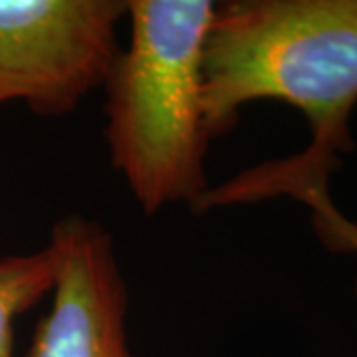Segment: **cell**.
Masks as SVG:
<instances>
[{"label": "cell", "mask_w": 357, "mask_h": 357, "mask_svg": "<svg viewBox=\"0 0 357 357\" xmlns=\"http://www.w3.org/2000/svg\"><path fill=\"white\" fill-rule=\"evenodd\" d=\"M123 0H0V103L60 117L105 84Z\"/></svg>", "instance_id": "obj_3"}, {"label": "cell", "mask_w": 357, "mask_h": 357, "mask_svg": "<svg viewBox=\"0 0 357 357\" xmlns=\"http://www.w3.org/2000/svg\"><path fill=\"white\" fill-rule=\"evenodd\" d=\"M302 203L314 211V227L324 243L342 252H357V225L335 208L328 192H310Z\"/></svg>", "instance_id": "obj_6"}, {"label": "cell", "mask_w": 357, "mask_h": 357, "mask_svg": "<svg viewBox=\"0 0 357 357\" xmlns=\"http://www.w3.org/2000/svg\"><path fill=\"white\" fill-rule=\"evenodd\" d=\"M356 290H357V282H356Z\"/></svg>", "instance_id": "obj_7"}, {"label": "cell", "mask_w": 357, "mask_h": 357, "mask_svg": "<svg viewBox=\"0 0 357 357\" xmlns=\"http://www.w3.org/2000/svg\"><path fill=\"white\" fill-rule=\"evenodd\" d=\"M256 100L290 103L306 115L312 143L290 159L246 169L208 189L197 213L276 195L328 191L340 155L351 151L357 103V0H234L215 4L203 50L208 139L229 133Z\"/></svg>", "instance_id": "obj_1"}, {"label": "cell", "mask_w": 357, "mask_h": 357, "mask_svg": "<svg viewBox=\"0 0 357 357\" xmlns=\"http://www.w3.org/2000/svg\"><path fill=\"white\" fill-rule=\"evenodd\" d=\"M215 14L208 0H131V38L103 88L105 139L115 171L145 215L169 204L195 211L208 183L203 50Z\"/></svg>", "instance_id": "obj_2"}, {"label": "cell", "mask_w": 357, "mask_h": 357, "mask_svg": "<svg viewBox=\"0 0 357 357\" xmlns=\"http://www.w3.org/2000/svg\"><path fill=\"white\" fill-rule=\"evenodd\" d=\"M52 310L34 333L28 357H133L126 316L128 288L109 232L79 215L54 225Z\"/></svg>", "instance_id": "obj_4"}, {"label": "cell", "mask_w": 357, "mask_h": 357, "mask_svg": "<svg viewBox=\"0 0 357 357\" xmlns=\"http://www.w3.org/2000/svg\"><path fill=\"white\" fill-rule=\"evenodd\" d=\"M54 284L56 260L50 246L0 258V357H13L14 319L52 294Z\"/></svg>", "instance_id": "obj_5"}]
</instances>
